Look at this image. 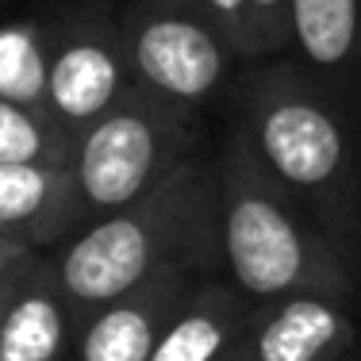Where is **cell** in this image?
<instances>
[{
	"mask_svg": "<svg viewBox=\"0 0 361 361\" xmlns=\"http://www.w3.org/2000/svg\"><path fill=\"white\" fill-rule=\"evenodd\" d=\"M238 81L235 131L262 169L361 269V119L350 92L331 89L296 58L250 62Z\"/></svg>",
	"mask_w": 361,
	"mask_h": 361,
	"instance_id": "cell-1",
	"label": "cell"
},
{
	"mask_svg": "<svg viewBox=\"0 0 361 361\" xmlns=\"http://www.w3.org/2000/svg\"><path fill=\"white\" fill-rule=\"evenodd\" d=\"M73 326L158 269L219 273V200L212 150L177 166L142 200L89 219L47 257Z\"/></svg>",
	"mask_w": 361,
	"mask_h": 361,
	"instance_id": "cell-2",
	"label": "cell"
},
{
	"mask_svg": "<svg viewBox=\"0 0 361 361\" xmlns=\"http://www.w3.org/2000/svg\"><path fill=\"white\" fill-rule=\"evenodd\" d=\"M212 166L219 200V277L246 304H273L296 292L357 300L361 269L265 173L235 127L223 131Z\"/></svg>",
	"mask_w": 361,
	"mask_h": 361,
	"instance_id": "cell-3",
	"label": "cell"
},
{
	"mask_svg": "<svg viewBox=\"0 0 361 361\" xmlns=\"http://www.w3.org/2000/svg\"><path fill=\"white\" fill-rule=\"evenodd\" d=\"M200 142V116L135 89L73 142L70 169L89 219L142 200L177 166L204 154Z\"/></svg>",
	"mask_w": 361,
	"mask_h": 361,
	"instance_id": "cell-4",
	"label": "cell"
},
{
	"mask_svg": "<svg viewBox=\"0 0 361 361\" xmlns=\"http://www.w3.org/2000/svg\"><path fill=\"white\" fill-rule=\"evenodd\" d=\"M119 39L135 89L192 116L216 108L243 66L200 0H127Z\"/></svg>",
	"mask_w": 361,
	"mask_h": 361,
	"instance_id": "cell-5",
	"label": "cell"
},
{
	"mask_svg": "<svg viewBox=\"0 0 361 361\" xmlns=\"http://www.w3.org/2000/svg\"><path fill=\"white\" fill-rule=\"evenodd\" d=\"M42 50L47 111L73 139L135 92V77L127 70L119 39V12L89 4L70 8L42 23Z\"/></svg>",
	"mask_w": 361,
	"mask_h": 361,
	"instance_id": "cell-6",
	"label": "cell"
},
{
	"mask_svg": "<svg viewBox=\"0 0 361 361\" xmlns=\"http://www.w3.org/2000/svg\"><path fill=\"white\" fill-rule=\"evenodd\" d=\"M357 300L296 292L257 304L238 346L243 361H350L361 350Z\"/></svg>",
	"mask_w": 361,
	"mask_h": 361,
	"instance_id": "cell-7",
	"label": "cell"
},
{
	"mask_svg": "<svg viewBox=\"0 0 361 361\" xmlns=\"http://www.w3.org/2000/svg\"><path fill=\"white\" fill-rule=\"evenodd\" d=\"M204 273L158 269L73 326L70 361H146Z\"/></svg>",
	"mask_w": 361,
	"mask_h": 361,
	"instance_id": "cell-8",
	"label": "cell"
},
{
	"mask_svg": "<svg viewBox=\"0 0 361 361\" xmlns=\"http://www.w3.org/2000/svg\"><path fill=\"white\" fill-rule=\"evenodd\" d=\"M85 223L89 212L81 204L70 166H35V161L0 166V235L4 238L42 254L73 238Z\"/></svg>",
	"mask_w": 361,
	"mask_h": 361,
	"instance_id": "cell-9",
	"label": "cell"
},
{
	"mask_svg": "<svg viewBox=\"0 0 361 361\" xmlns=\"http://www.w3.org/2000/svg\"><path fill=\"white\" fill-rule=\"evenodd\" d=\"M250 315L254 304H246L219 273L200 277L146 361H223L246 338Z\"/></svg>",
	"mask_w": 361,
	"mask_h": 361,
	"instance_id": "cell-10",
	"label": "cell"
},
{
	"mask_svg": "<svg viewBox=\"0 0 361 361\" xmlns=\"http://www.w3.org/2000/svg\"><path fill=\"white\" fill-rule=\"evenodd\" d=\"M288 39L304 70L338 92L361 89V0H288Z\"/></svg>",
	"mask_w": 361,
	"mask_h": 361,
	"instance_id": "cell-11",
	"label": "cell"
},
{
	"mask_svg": "<svg viewBox=\"0 0 361 361\" xmlns=\"http://www.w3.org/2000/svg\"><path fill=\"white\" fill-rule=\"evenodd\" d=\"M73 354V315L58 292L50 265L42 257L39 269L16 285L0 319V361H70Z\"/></svg>",
	"mask_w": 361,
	"mask_h": 361,
	"instance_id": "cell-12",
	"label": "cell"
},
{
	"mask_svg": "<svg viewBox=\"0 0 361 361\" xmlns=\"http://www.w3.org/2000/svg\"><path fill=\"white\" fill-rule=\"evenodd\" d=\"M0 100L47 111V50H42L39 20L0 23Z\"/></svg>",
	"mask_w": 361,
	"mask_h": 361,
	"instance_id": "cell-13",
	"label": "cell"
},
{
	"mask_svg": "<svg viewBox=\"0 0 361 361\" xmlns=\"http://www.w3.org/2000/svg\"><path fill=\"white\" fill-rule=\"evenodd\" d=\"M73 135L47 111H31L12 100H0V166L35 161V166H70Z\"/></svg>",
	"mask_w": 361,
	"mask_h": 361,
	"instance_id": "cell-14",
	"label": "cell"
},
{
	"mask_svg": "<svg viewBox=\"0 0 361 361\" xmlns=\"http://www.w3.org/2000/svg\"><path fill=\"white\" fill-rule=\"evenodd\" d=\"M254 62H269L292 50L288 39V0H250Z\"/></svg>",
	"mask_w": 361,
	"mask_h": 361,
	"instance_id": "cell-15",
	"label": "cell"
},
{
	"mask_svg": "<svg viewBox=\"0 0 361 361\" xmlns=\"http://www.w3.org/2000/svg\"><path fill=\"white\" fill-rule=\"evenodd\" d=\"M39 262H42V254H35V250H27L23 243H12V238L0 235V281L20 277V273L35 269Z\"/></svg>",
	"mask_w": 361,
	"mask_h": 361,
	"instance_id": "cell-16",
	"label": "cell"
},
{
	"mask_svg": "<svg viewBox=\"0 0 361 361\" xmlns=\"http://www.w3.org/2000/svg\"><path fill=\"white\" fill-rule=\"evenodd\" d=\"M42 265V262H39ZM35 265V269H39ZM31 273V269H27ZM27 273H20V277H8V281H0V319H4V307H8V300H12V292H16V285H20L23 277H27Z\"/></svg>",
	"mask_w": 361,
	"mask_h": 361,
	"instance_id": "cell-17",
	"label": "cell"
},
{
	"mask_svg": "<svg viewBox=\"0 0 361 361\" xmlns=\"http://www.w3.org/2000/svg\"><path fill=\"white\" fill-rule=\"evenodd\" d=\"M354 100H357V119H361V89L354 92Z\"/></svg>",
	"mask_w": 361,
	"mask_h": 361,
	"instance_id": "cell-18",
	"label": "cell"
},
{
	"mask_svg": "<svg viewBox=\"0 0 361 361\" xmlns=\"http://www.w3.org/2000/svg\"><path fill=\"white\" fill-rule=\"evenodd\" d=\"M238 346H243V342H238ZM223 361H243V357H238V350H235V354H231V357H223Z\"/></svg>",
	"mask_w": 361,
	"mask_h": 361,
	"instance_id": "cell-19",
	"label": "cell"
},
{
	"mask_svg": "<svg viewBox=\"0 0 361 361\" xmlns=\"http://www.w3.org/2000/svg\"><path fill=\"white\" fill-rule=\"evenodd\" d=\"M350 361H361V354H354V357H350Z\"/></svg>",
	"mask_w": 361,
	"mask_h": 361,
	"instance_id": "cell-20",
	"label": "cell"
},
{
	"mask_svg": "<svg viewBox=\"0 0 361 361\" xmlns=\"http://www.w3.org/2000/svg\"><path fill=\"white\" fill-rule=\"evenodd\" d=\"M357 354H361V350H357Z\"/></svg>",
	"mask_w": 361,
	"mask_h": 361,
	"instance_id": "cell-21",
	"label": "cell"
}]
</instances>
